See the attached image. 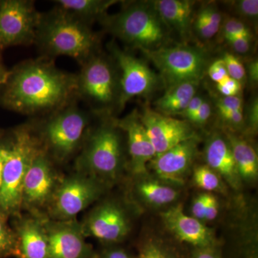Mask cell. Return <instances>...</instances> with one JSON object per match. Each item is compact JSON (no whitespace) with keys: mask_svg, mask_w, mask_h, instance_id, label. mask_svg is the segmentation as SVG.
<instances>
[{"mask_svg":"<svg viewBox=\"0 0 258 258\" xmlns=\"http://www.w3.org/2000/svg\"><path fill=\"white\" fill-rule=\"evenodd\" d=\"M5 84L3 104L23 114L55 113L77 94V76L60 71L47 59L23 62Z\"/></svg>","mask_w":258,"mask_h":258,"instance_id":"obj_1","label":"cell"},{"mask_svg":"<svg viewBox=\"0 0 258 258\" xmlns=\"http://www.w3.org/2000/svg\"><path fill=\"white\" fill-rule=\"evenodd\" d=\"M35 42L48 55L69 56L83 64L96 54L98 37L88 23L57 8L42 15Z\"/></svg>","mask_w":258,"mask_h":258,"instance_id":"obj_2","label":"cell"},{"mask_svg":"<svg viewBox=\"0 0 258 258\" xmlns=\"http://www.w3.org/2000/svg\"><path fill=\"white\" fill-rule=\"evenodd\" d=\"M42 149L40 141L30 129L23 127L15 132L0 185V212L7 217L17 215L21 210L27 171Z\"/></svg>","mask_w":258,"mask_h":258,"instance_id":"obj_3","label":"cell"},{"mask_svg":"<svg viewBox=\"0 0 258 258\" xmlns=\"http://www.w3.org/2000/svg\"><path fill=\"white\" fill-rule=\"evenodd\" d=\"M101 19L113 35L141 50L159 48L166 39L164 24L152 4L128 5L118 14Z\"/></svg>","mask_w":258,"mask_h":258,"instance_id":"obj_4","label":"cell"},{"mask_svg":"<svg viewBox=\"0 0 258 258\" xmlns=\"http://www.w3.org/2000/svg\"><path fill=\"white\" fill-rule=\"evenodd\" d=\"M122 164L121 140L114 122L104 123L91 134L78 161L82 174L99 181L115 179Z\"/></svg>","mask_w":258,"mask_h":258,"instance_id":"obj_5","label":"cell"},{"mask_svg":"<svg viewBox=\"0 0 258 258\" xmlns=\"http://www.w3.org/2000/svg\"><path fill=\"white\" fill-rule=\"evenodd\" d=\"M88 117L76 106L68 105L55 112L45 122L42 142L47 150L58 161H64L77 150L82 142Z\"/></svg>","mask_w":258,"mask_h":258,"instance_id":"obj_6","label":"cell"},{"mask_svg":"<svg viewBox=\"0 0 258 258\" xmlns=\"http://www.w3.org/2000/svg\"><path fill=\"white\" fill-rule=\"evenodd\" d=\"M159 70L168 87L184 82H198L206 69L207 60L202 51L176 45L142 50Z\"/></svg>","mask_w":258,"mask_h":258,"instance_id":"obj_7","label":"cell"},{"mask_svg":"<svg viewBox=\"0 0 258 258\" xmlns=\"http://www.w3.org/2000/svg\"><path fill=\"white\" fill-rule=\"evenodd\" d=\"M102 185L86 174L69 176L59 181L48 203L49 214L53 220H74L101 196Z\"/></svg>","mask_w":258,"mask_h":258,"instance_id":"obj_8","label":"cell"},{"mask_svg":"<svg viewBox=\"0 0 258 258\" xmlns=\"http://www.w3.org/2000/svg\"><path fill=\"white\" fill-rule=\"evenodd\" d=\"M77 94L101 109L118 103L119 82L106 58L94 54L82 64L77 76Z\"/></svg>","mask_w":258,"mask_h":258,"instance_id":"obj_9","label":"cell"},{"mask_svg":"<svg viewBox=\"0 0 258 258\" xmlns=\"http://www.w3.org/2000/svg\"><path fill=\"white\" fill-rule=\"evenodd\" d=\"M42 15L33 2L5 0L0 4V47L29 45L36 40Z\"/></svg>","mask_w":258,"mask_h":258,"instance_id":"obj_10","label":"cell"},{"mask_svg":"<svg viewBox=\"0 0 258 258\" xmlns=\"http://www.w3.org/2000/svg\"><path fill=\"white\" fill-rule=\"evenodd\" d=\"M108 49L120 71L117 105L122 110L132 98L152 93L157 88V76L145 62L122 50L114 42L109 44Z\"/></svg>","mask_w":258,"mask_h":258,"instance_id":"obj_11","label":"cell"},{"mask_svg":"<svg viewBox=\"0 0 258 258\" xmlns=\"http://www.w3.org/2000/svg\"><path fill=\"white\" fill-rule=\"evenodd\" d=\"M48 241V258H97L74 220L43 221Z\"/></svg>","mask_w":258,"mask_h":258,"instance_id":"obj_12","label":"cell"},{"mask_svg":"<svg viewBox=\"0 0 258 258\" xmlns=\"http://www.w3.org/2000/svg\"><path fill=\"white\" fill-rule=\"evenodd\" d=\"M139 115L156 154H162L189 139L198 138L187 121L145 108Z\"/></svg>","mask_w":258,"mask_h":258,"instance_id":"obj_13","label":"cell"},{"mask_svg":"<svg viewBox=\"0 0 258 258\" xmlns=\"http://www.w3.org/2000/svg\"><path fill=\"white\" fill-rule=\"evenodd\" d=\"M81 227L86 237H93L106 243H117L128 235L130 222L121 207L106 202L89 214Z\"/></svg>","mask_w":258,"mask_h":258,"instance_id":"obj_14","label":"cell"},{"mask_svg":"<svg viewBox=\"0 0 258 258\" xmlns=\"http://www.w3.org/2000/svg\"><path fill=\"white\" fill-rule=\"evenodd\" d=\"M58 183L55 169L42 148L27 171L23 184V207L39 209L48 205Z\"/></svg>","mask_w":258,"mask_h":258,"instance_id":"obj_15","label":"cell"},{"mask_svg":"<svg viewBox=\"0 0 258 258\" xmlns=\"http://www.w3.org/2000/svg\"><path fill=\"white\" fill-rule=\"evenodd\" d=\"M161 218L171 233L194 248L217 247L214 232L203 222L184 213L182 207H172L161 214Z\"/></svg>","mask_w":258,"mask_h":258,"instance_id":"obj_16","label":"cell"},{"mask_svg":"<svg viewBox=\"0 0 258 258\" xmlns=\"http://www.w3.org/2000/svg\"><path fill=\"white\" fill-rule=\"evenodd\" d=\"M198 139H191L158 154L149 165L161 179L181 182L192 164L197 151Z\"/></svg>","mask_w":258,"mask_h":258,"instance_id":"obj_17","label":"cell"},{"mask_svg":"<svg viewBox=\"0 0 258 258\" xmlns=\"http://www.w3.org/2000/svg\"><path fill=\"white\" fill-rule=\"evenodd\" d=\"M114 123L127 134L132 171L139 175L145 174L147 165L157 154L138 113L134 111L123 119L115 120Z\"/></svg>","mask_w":258,"mask_h":258,"instance_id":"obj_18","label":"cell"},{"mask_svg":"<svg viewBox=\"0 0 258 258\" xmlns=\"http://www.w3.org/2000/svg\"><path fill=\"white\" fill-rule=\"evenodd\" d=\"M17 258H48V241L43 220L21 219L15 227Z\"/></svg>","mask_w":258,"mask_h":258,"instance_id":"obj_19","label":"cell"},{"mask_svg":"<svg viewBox=\"0 0 258 258\" xmlns=\"http://www.w3.org/2000/svg\"><path fill=\"white\" fill-rule=\"evenodd\" d=\"M205 159L207 166L227 181L231 187L235 189L240 187L242 181L227 139L220 134H214L206 144Z\"/></svg>","mask_w":258,"mask_h":258,"instance_id":"obj_20","label":"cell"},{"mask_svg":"<svg viewBox=\"0 0 258 258\" xmlns=\"http://www.w3.org/2000/svg\"><path fill=\"white\" fill-rule=\"evenodd\" d=\"M164 25L186 36L192 24L194 3L187 0H158L152 3Z\"/></svg>","mask_w":258,"mask_h":258,"instance_id":"obj_21","label":"cell"},{"mask_svg":"<svg viewBox=\"0 0 258 258\" xmlns=\"http://www.w3.org/2000/svg\"><path fill=\"white\" fill-rule=\"evenodd\" d=\"M241 181L254 182L258 176L257 154L254 148L243 139L231 132H225Z\"/></svg>","mask_w":258,"mask_h":258,"instance_id":"obj_22","label":"cell"},{"mask_svg":"<svg viewBox=\"0 0 258 258\" xmlns=\"http://www.w3.org/2000/svg\"><path fill=\"white\" fill-rule=\"evenodd\" d=\"M198 82H184L171 86L155 102L157 111L166 115H180L196 96Z\"/></svg>","mask_w":258,"mask_h":258,"instance_id":"obj_23","label":"cell"},{"mask_svg":"<svg viewBox=\"0 0 258 258\" xmlns=\"http://www.w3.org/2000/svg\"><path fill=\"white\" fill-rule=\"evenodd\" d=\"M136 189L142 201L151 206L158 208L174 203L179 197L177 190L155 179L140 180Z\"/></svg>","mask_w":258,"mask_h":258,"instance_id":"obj_24","label":"cell"},{"mask_svg":"<svg viewBox=\"0 0 258 258\" xmlns=\"http://www.w3.org/2000/svg\"><path fill=\"white\" fill-rule=\"evenodd\" d=\"M59 9L74 15L83 21L103 18L106 10L116 1L112 0H57L55 1Z\"/></svg>","mask_w":258,"mask_h":258,"instance_id":"obj_25","label":"cell"},{"mask_svg":"<svg viewBox=\"0 0 258 258\" xmlns=\"http://www.w3.org/2000/svg\"><path fill=\"white\" fill-rule=\"evenodd\" d=\"M194 182L200 189L207 191H225V185L222 178L208 166L195 168L193 174Z\"/></svg>","mask_w":258,"mask_h":258,"instance_id":"obj_26","label":"cell"},{"mask_svg":"<svg viewBox=\"0 0 258 258\" xmlns=\"http://www.w3.org/2000/svg\"><path fill=\"white\" fill-rule=\"evenodd\" d=\"M137 258H183L175 248L159 240H147L139 249Z\"/></svg>","mask_w":258,"mask_h":258,"instance_id":"obj_27","label":"cell"},{"mask_svg":"<svg viewBox=\"0 0 258 258\" xmlns=\"http://www.w3.org/2000/svg\"><path fill=\"white\" fill-rule=\"evenodd\" d=\"M7 217L0 212V258L15 256L16 238L7 223Z\"/></svg>","mask_w":258,"mask_h":258,"instance_id":"obj_28","label":"cell"},{"mask_svg":"<svg viewBox=\"0 0 258 258\" xmlns=\"http://www.w3.org/2000/svg\"><path fill=\"white\" fill-rule=\"evenodd\" d=\"M222 60L225 62L227 74L230 78L240 83L245 79V69L238 57L229 52H225Z\"/></svg>","mask_w":258,"mask_h":258,"instance_id":"obj_29","label":"cell"},{"mask_svg":"<svg viewBox=\"0 0 258 258\" xmlns=\"http://www.w3.org/2000/svg\"><path fill=\"white\" fill-rule=\"evenodd\" d=\"M194 28L199 37L203 40H210L216 35L219 30L209 23L202 10L199 12L194 21Z\"/></svg>","mask_w":258,"mask_h":258,"instance_id":"obj_30","label":"cell"},{"mask_svg":"<svg viewBox=\"0 0 258 258\" xmlns=\"http://www.w3.org/2000/svg\"><path fill=\"white\" fill-rule=\"evenodd\" d=\"M223 33L225 38L236 36H251L250 32L245 25L235 18H230L224 23Z\"/></svg>","mask_w":258,"mask_h":258,"instance_id":"obj_31","label":"cell"},{"mask_svg":"<svg viewBox=\"0 0 258 258\" xmlns=\"http://www.w3.org/2000/svg\"><path fill=\"white\" fill-rule=\"evenodd\" d=\"M235 8L237 13L244 18L252 20H255L257 18V0H241L235 2Z\"/></svg>","mask_w":258,"mask_h":258,"instance_id":"obj_32","label":"cell"},{"mask_svg":"<svg viewBox=\"0 0 258 258\" xmlns=\"http://www.w3.org/2000/svg\"><path fill=\"white\" fill-rule=\"evenodd\" d=\"M219 115L242 108V100L240 96L222 97L217 103Z\"/></svg>","mask_w":258,"mask_h":258,"instance_id":"obj_33","label":"cell"},{"mask_svg":"<svg viewBox=\"0 0 258 258\" xmlns=\"http://www.w3.org/2000/svg\"><path fill=\"white\" fill-rule=\"evenodd\" d=\"M217 89L223 97L237 96L242 90V85L239 81L229 77L217 84Z\"/></svg>","mask_w":258,"mask_h":258,"instance_id":"obj_34","label":"cell"},{"mask_svg":"<svg viewBox=\"0 0 258 258\" xmlns=\"http://www.w3.org/2000/svg\"><path fill=\"white\" fill-rule=\"evenodd\" d=\"M210 196V193H203L198 195L194 200L191 206V214L193 217L200 221H205V213Z\"/></svg>","mask_w":258,"mask_h":258,"instance_id":"obj_35","label":"cell"},{"mask_svg":"<svg viewBox=\"0 0 258 258\" xmlns=\"http://www.w3.org/2000/svg\"><path fill=\"white\" fill-rule=\"evenodd\" d=\"M208 72L210 79L217 84L222 82L227 78L230 77L228 74H227L225 62H223L222 59L212 62L209 67Z\"/></svg>","mask_w":258,"mask_h":258,"instance_id":"obj_36","label":"cell"},{"mask_svg":"<svg viewBox=\"0 0 258 258\" xmlns=\"http://www.w3.org/2000/svg\"><path fill=\"white\" fill-rule=\"evenodd\" d=\"M227 43L238 53H246L250 50L251 36H236L225 38Z\"/></svg>","mask_w":258,"mask_h":258,"instance_id":"obj_37","label":"cell"},{"mask_svg":"<svg viewBox=\"0 0 258 258\" xmlns=\"http://www.w3.org/2000/svg\"><path fill=\"white\" fill-rule=\"evenodd\" d=\"M211 113V106L208 101L204 100L196 114L194 115L190 122L197 125H204L210 118Z\"/></svg>","mask_w":258,"mask_h":258,"instance_id":"obj_38","label":"cell"},{"mask_svg":"<svg viewBox=\"0 0 258 258\" xmlns=\"http://www.w3.org/2000/svg\"><path fill=\"white\" fill-rule=\"evenodd\" d=\"M247 125L253 133L257 131L258 126V101L254 98L248 107L247 113Z\"/></svg>","mask_w":258,"mask_h":258,"instance_id":"obj_39","label":"cell"},{"mask_svg":"<svg viewBox=\"0 0 258 258\" xmlns=\"http://www.w3.org/2000/svg\"><path fill=\"white\" fill-rule=\"evenodd\" d=\"M191 258H222L218 247H203L193 248Z\"/></svg>","mask_w":258,"mask_h":258,"instance_id":"obj_40","label":"cell"},{"mask_svg":"<svg viewBox=\"0 0 258 258\" xmlns=\"http://www.w3.org/2000/svg\"><path fill=\"white\" fill-rule=\"evenodd\" d=\"M203 101L204 98L201 96H195L189 102V104L187 105L184 111L180 113V115H182L184 118L190 121L194 115L196 114L199 108L201 106Z\"/></svg>","mask_w":258,"mask_h":258,"instance_id":"obj_41","label":"cell"},{"mask_svg":"<svg viewBox=\"0 0 258 258\" xmlns=\"http://www.w3.org/2000/svg\"><path fill=\"white\" fill-rule=\"evenodd\" d=\"M97 258H132L125 249L120 247H110L105 249Z\"/></svg>","mask_w":258,"mask_h":258,"instance_id":"obj_42","label":"cell"},{"mask_svg":"<svg viewBox=\"0 0 258 258\" xmlns=\"http://www.w3.org/2000/svg\"><path fill=\"white\" fill-rule=\"evenodd\" d=\"M219 203L217 198L210 194V198L205 213V221H212L218 215Z\"/></svg>","mask_w":258,"mask_h":258,"instance_id":"obj_43","label":"cell"},{"mask_svg":"<svg viewBox=\"0 0 258 258\" xmlns=\"http://www.w3.org/2000/svg\"><path fill=\"white\" fill-rule=\"evenodd\" d=\"M246 75L248 76V79L251 83L257 84L258 81V61H251L245 69Z\"/></svg>","mask_w":258,"mask_h":258,"instance_id":"obj_44","label":"cell"},{"mask_svg":"<svg viewBox=\"0 0 258 258\" xmlns=\"http://www.w3.org/2000/svg\"><path fill=\"white\" fill-rule=\"evenodd\" d=\"M10 143H0V185H1L2 176H3V168H4L5 161L8 159L9 154Z\"/></svg>","mask_w":258,"mask_h":258,"instance_id":"obj_45","label":"cell"},{"mask_svg":"<svg viewBox=\"0 0 258 258\" xmlns=\"http://www.w3.org/2000/svg\"><path fill=\"white\" fill-rule=\"evenodd\" d=\"M10 74V72L5 69L4 66H3L1 61H0V85L5 84L6 83L8 78H9Z\"/></svg>","mask_w":258,"mask_h":258,"instance_id":"obj_46","label":"cell"},{"mask_svg":"<svg viewBox=\"0 0 258 258\" xmlns=\"http://www.w3.org/2000/svg\"><path fill=\"white\" fill-rule=\"evenodd\" d=\"M0 137H1V134H0Z\"/></svg>","mask_w":258,"mask_h":258,"instance_id":"obj_47","label":"cell"}]
</instances>
